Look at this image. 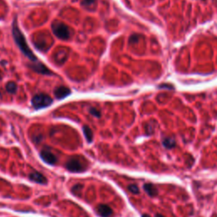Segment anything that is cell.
<instances>
[{
	"instance_id": "ba28073f",
	"label": "cell",
	"mask_w": 217,
	"mask_h": 217,
	"mask_svg": "<svg viewBox=\"0 0 217 217\" xmlns=\"http://www.w3.org/2000/svg\"><path fill=\"white\" fill-rule=\"evenodd\" d=\"M97 214L101 217H111L113 210L107 204H99L97 208Z\"/></svg>"
},
{
	"instance_id": "44dd1931",
	"label": "cell",
	"mask_w": 217,
	"mask_h": 217,
	"mask_svg": "<svg viewBox=\"0 0 217 217\" xmlns=\"http://www.w3.org/2000/svg\"><path fill=\"white\" fill-rule=\"evenodd\" d=\"M1 77H2V75H1V71H0V79H1Z\"/></svg>"
},
{
	"instance_id": "e0dca14e",
	"label": "cell",
	"mask_w": 217,
	"mask_h": 217,
	"mask_svg": "<svg viewBox=\"0 0 217 217\" xmlns=\"http://www.w3.org/2000/svg\"><path fill=\"white\" fill-rule=\"evenodd\" d=\"M96 2V0H82V4L85 7H90Z\"/></svg>"
},
{
	"instance_id": "9a60e30c",
	"label": "cell",
	"mask_w": 217,
	"mask_h": 217,
	"mask_svg": "<svg viewBox=\"0 0 217 217\" xmlns=\"http://www.w3.org/2000/svg\"><path fill=\"white\" fill-rule=\"evenodd\" d=\"M128 190L130 192H131V193H133V194H138L139 193H140V191H139V188H138V187H137V185H130L128 187Z\"/></svg>"
},
{
	"instance_id": "277c9868",
	"label": "cell",
	"mask_w": 217,
	"mask_h": 217,
	"mask_svg": "<svg viewBox=\"0 0 217 217\" xmlns=\"http://www.w3.org/2000/svg\"><path fill=\"white\" fill-rule=\"evenodd\" d=\"M66 168L69 172L73 173H81L86 171L85 165L82 163V161L77 157H72L69 159L66 164Z\"/></svg>"
},
{
	"instance_id": "ffe728a7",
	"label": "cell",
	"mask_w": 217,
	"mask_h": 217,
	"mask_svg": "<svg viewBox=\"0 0 217 217\" xmlns=\"http://www.w3.org/2000/svg\"><path fill=\"white\" fill-rule=\"evenodd\" d=\"M142 217H150V216H149V214H143V216H142Z\"/></svg>"
},
{
	"instance_id": "7a4b0ae2",
	"label": "cell",
	"mask_w": 217,
	"mask_h": 217,
	"mask_svg": "<svg viewBox=\"0 0 217 217\" xmlns=\"http://www.w3.org/2000/svg\"><path fill=\"white\" fill-rule=\"evenodd\" d=\"M52 30L54 34L60 39L68 40L71 35V30L66 24L55 20L52 23Z\"/></svg>"
},
{
	"instance_id": "7c38bea8",
	"label": "cell",
	"mask_w": 217,
	"mask_h": 217,
	"mask_svg": "<svg viewBox=\"0 0 217 217\" xmlns=\"http://www.w3.org/2000/svg\"><path fill=\"white\" fill-rule=\"evenodd\" d=\"M163 145L166 149H172L176 146V141H175L174 138H172V137H166L163 140Z\"/></svg>"
},
{
	"instance_id": "30bf717a",
	"label": "cell",
	"mask_w": 217,
	"mask_h": 217,
	"mask_svg": "<svg viewBox=\"0 0 217 217\" xmlns=\"http://www.w3.org/2000/svg\"><path fill=\"white\" fill-rule=\"evenodd\" d=\"M143 189H144V191L150 197H154V196H156L158 194L157 188L154 187V185L151 184V183H146V184H144L143 185Z\"/></svg>"
},
{
	"instance_id": "5bb4252c",
	"label": "cell",
	"mask_w": 217,
	"mask_h": 217,
	"mask_svg": "<svg viewBox=\"0 0 217 217\" xmlns=\"http://www.w3.org/2000/svg\"><path fill=\"white\" fill-rule=\"evenodd\" d=\"M6 90H7V92L10 93H14L16 92V90H17V86L13 82H9L6 85Z\"/></svg>"
},
{
	"instance_id": "6da1fadb",
	"label": "cell",
	"mask_w": 217,
	"mask_h": 217,
	"mask_svg": "<svg viewBox=\"0 0 217 217\" xmlns=\"http://www.w3.org/2000/svg\"><path fill=\"white\" fill-rule=\"evenodd\" d=\"M12 34L14 37V42L16 43V45L18 46V48L20 49V51L22 52L24 55H26V57L28 58L29 60H31L33 62H37V57L35 56V54H33V52L32 51V49L29 48L28 43L26 42V39L25 36L23 35V33L20 31V27L18 26V23L16 20H14L13 22V26H12Z\"/></svg>"
},
{
	"instance_id": "d6986e66",
	"label": "cell",
	"mask_w": 217,
	"mask_h": 217,
	"mask_svg": "<svg viewBox=\"0 0 217 217\" xmlns=\"http://www.w3.org/2000/svg\"><path fill=\"white\" fill-rule=\"evenodd\" d=\"M155 217H164L162 215V214H157L156 215H155Z\"/></svg>"
},
{
	"instance_id": "52a82bcc",
	"label": "cell",
	"mask_w": 217,
	"mask_h": 217,
	"mask_svg": "<svg viewBox=\"0 0 217 217\" xmlns=\"http://www.w3.org/2000/svg\"><path fill=\"white\" fill-rule=\"evenodd\" d=\"M30 67H31V69L33 70L34 71L37 72V73H40V74H43V75L52 74L51 71H50L49 69L47 68L44 65H43V64L40 63V62H38V61H37V62H35V64L31 65Z\"/></svg>"
},
{
	"instance_id": "2e32d148",
	"label": "cell",
	"mask_w": 217,
	"mask_h": 217,
	"mask_svg": "<svg viewBox=\"0 0 217 217\" xmlns=\"http://www.w3.org/2000/svg\"><path fill=\"white\" fill-rule=\"evenodd\" d=\"M89 112H90V114H91L94 115L95 117L99 118L100 116H101V113H100L99 110H98V109H96V108L89 109Z\"/></svg>"
},
{
	"instance_id": "3957f363",
	"label": "cell",
	"mask_w": 217,
	"mask_h": 217,
	"mask_svg": "<svg viewBox=\"0 0 217 217\" xmlns=\"http://www.w3.org/2000/svg\"><path fill=\"white\" fill-rule=\"evenodd\" d=\"M53 103V99L50 96L46 93H38L36 94L32 99V104L36 109L49 107Z\"/></svg>"
},
{
	"instance_id": "4fadbf2b",
	"label": "cell",
	"mask_w": 217,
	"mask_h": 217,
	"mask_svg": "<svg viewBox=\"0 0 217 217\" xmlns=\"http://www.w3.org/2000/svg\"><path fill=\"white\" fill-rule=\"evenodd\" d=\"M83 185L82 184H77L75 185L73 188H71V193L75 196L77 197H80L81 194H82V191Z\"/></svg>"
},
{
	"instance_id": "9c48e42d",
	"label": "cell",
	"mask_w": 217,
	"mask_h": 217,
	"mask_svg": "<svg viewBox=\"0 0 217 217\" xmlns=\"http://www.w3.org/2000/svg\"><path fill=\"white\" fill-rule=\"evenodd\" d=\"M29 179L34 183H39V184H46L48 183V180L42 173L37 172H34L29 175Z\"/></svg>"
},
{
	"instance_id": "8992f818",
	"label": "cell",
	"mask_w": 217,
	"mask_h": 217,
	"mask_svg": "<svg viewBox=\"0 0 217 217\" xmlns=\"http://www.w3.org/2000/svg\"><path fill=\"white\" fill-rule=\"evenodd\" d=\"M71 90L70 88H68L67 87L65 86H60L57 87L56 88L54 89V96L58 99H63L65 98H66L67 96L71 94Z\"/></svg>"
},
{
	"instance_id": "8fae6325",
	"label": "cell",
	"mask_w": 217,
	"mask_h": 217,
	"mask_svg": "<svg viewBox=\"0 0 217 217\" xmlns=\"http://www.w3.org/2000/svg\"><path fill=\"white\" fill-rule=\"evenodd\" d=\"M83 133H84V136L86 137L87 141L88 143H92L93 140V131L92 129L89 127L88 126H83Z\"/></svg>"
},
{
	"instance_id": "5b68a950",
	"label": "cell",
	"mask_w": 217,
	"mask_h": 217,
	"mask_svg": "<svg viewBox=\"0 0 217 217\" xmlns=\"http://www.w3.org/2000/svg\"><path fill=\"white\" fill-rule=\"evenodd\" d=\"M41 159L47 164L54 166L55 163L57 162V158L54 155L51 151L47 150V149H43V151L40 153Z\"/></svg>"
},
{
	"instance_id": "ac0fdd59",
	"label": "cell",
	"mask_w": 217,
	"mask_h": 217,
	"mask_svg": "<svg viewBox=\"0 0 217 217\" xmlns=\"http://www.w3.org/2000/svg\"><path fill=\"white\" fill-rule=\"evenodd\" d=\"M134 41H137V35H133V36H131V38H130V43H133Z\"/></svg>"
}]
</instances>
